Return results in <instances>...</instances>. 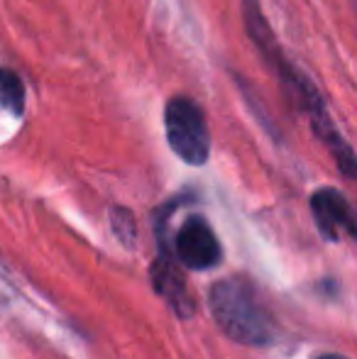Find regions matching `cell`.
<instances>
[{"instance_id": "obj_9", "label": "cell", "mask_w": 357, "mask_h": 359, "mask_svg": "<svg viewBox=\"0 0 357 359\" xmlns=\"http://www.w3.org/2000/svg\"><path fill=\"white\" fill-rule=\"evenodd\" d=\"M316 359H345V357H340V355H323V357H316Z\"/></svg>"}, {"instance_id": "obj_4", "label": "cell", "mask_w": 357, "mask_h": 359, "mask_svg": "<svg viewBox=\"0 0 357 359\" xmlns=\"http://www.w3.org/2000/svg\"><path fill=\"white\" fill-rule=\"evenodd\" d=\"M177 255L189 269H210L220 259V245L210 225L203 217L194 215L181 225L177 235Z\"/></svg>"}, {"instance_id": "obj_3", "label": "cell", "mask_w": 357, "mask_h": 359, "mask_svg": "<svg viewBox=\"0 0 357 359\" xmlns=\"http://www.w3.org/2000/svg\"><path fill=\"white\" fill-rule=\"evenodd\" d=\"M164 130L167 142L181 161L203 166L210 154V133L206 115L189 95H174L164 105Z\"/></svg>"}, {"instance_id": "obj_2", "label": "cell", "mask_w": 357, "mask_h": 359, "mask_svg": "<svg viewBox=\"0 0 357 359\" xmlns=\"http://www.w3.org/2000/svg\"><path fill=\"white\" fill-rule=\"evenodd\" d=\"M210 313L230 340L250 347L271 342L274 330H271L269 318L255 303L248 286L240 284V281L225 279L210 288Z\"/></svg>"}, {"instance_id": "obj_6", "label": "cell", "mask_w": 357, "mask_h": 359, "mask_svg": "<svg viewBox=\"0 0 357 359\" xmlns=\"http://www.w3.org/2000/svg\"><path fill=\"white\" fill-rule=\"evenodd\" d=\"M152 281L154 288L159 291V296L167 298L179 316H189L194 311V303H191V296L186 291V284L174 264H169L167 259H157V264L152 266Z\"/></svg>"}, {"instance_id": "obj_5", "label": "cell", "mask_w": 357, "mask_h": 359, "mask_svg": "<svg viewBox=\"0 0 357 359\" xmlns=\"http://www.w3.org/2000/svg\"><path fill=\"white\" fill-rule=\"evenodd\" d=\"M311 213L328 240L355 235V215L345 196L335 189H318L311 196Z\"/></svg>"}, {"instance_id": "obj_8", "label": "cell", "mask_w": 357, "mask_h": 359, "mask_svg": "<svg viewBox=\"0 0 357 359\" xmlns=\"http://www.w3.org/2000/svg\"><path fill=\"white\" fill-rule=\"evenodd\" d=\"M113 217H115L113 225H115V230H118V237H120V240H123V242H130V240H133V235H135L133 215H130L128 210H125V222H123V220H120V208H118V210L113 213Z\"/></svg>"}, {"instance_id": "obj_1", "label": "cell", "mask_w": 357, "mask_h": 359, "mask_svg": "<svg viewBox=\"0 0 357 359\" xmlns=\"http://www.w3.org/2000/svg\"><path fill=\"white\" fill-rule=\"evenodd\" d=\"M243 15H245V27H248V34L255 42V47H257L260 57L264 59V64L274 72L279 83L284 86L286 95L311 118L314 133L328 144V149L333 151L335 161H338V166L343 169V174L353 176L355 174L353 149H350V144L345 142L338 130H335L318 88L311 83L309 76L301 74L299 69L284 57V52H281L279 42H276L274 32H271L267 18H264V13H262V0H243Z\"/></svg>"}, {"instance_id": "obj_7", "label": "cell", "mask_w": 357, "mask_h": 359, "mask_svg": "<svg viewBox=\"0 0 357 359\" xmlns=\"http://www.w3.org/2000/svg\"><path fill=\"white\" fill-rule=\"evenodd\" d=\"M0 105L15 118L25 113V83L13 69L0 67Z\"/></svg>"}]
</instances>
